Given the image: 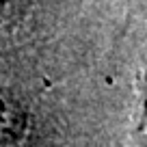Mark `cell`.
Here are the masks:
<instances>
[{
  "label": "cell",
  "mask_w": 147,
  "mask_h": 147,
  "mask_svg": "<svg viewBox=\"0 0 147 147\" xmlns=\"http://www.w3.org/2000/svg\"><path fill=\"white\" fill-rule=\"evenodd\" d=\"M30 0H0V26H7V24L20 20L26 13Z\"/></svg>",
  "instance_id": "6da1fadb"
}]
</instances>
